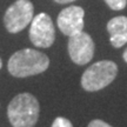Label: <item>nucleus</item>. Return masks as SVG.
<instances>
[{
	"label": "nucleus",
	"mask_w": 127,
	"mask_h": 127,
	"mask_svg": "<svg viewBox=\"0 0 127 127\" xmlns=\"http://www.w3.org/2000/svg\"><path fill=\"white\" fill-rule=\"evenodd\" d=\"M54 1L58 4H69V2H73L75 0H54Z\"/></svg>",
	"instance_id": "obj_12"
},
{
	"label": "nucleus",
	"mask_w": 127,
	"mask_h": 127,
	"mask_svg": "<svg viewBox=\"0 0 127 127\" xmlns=\"http://www.w3.org/2000/svg\"><path fill=\"white\" fill-rule=\"evenodd\" d=\"M40 106L31 93H20L11 100L7 117L13 127H33L39 119Z\"/></svg>",
	"instance_id": "obj_2"
},
{
	"label": "nucleus",
	"mask_w": 127,
	"mask_h": 127,
	"mask_svg": "<svg viewBox=\"0 0 127 127\" xmlns=\"http://www.w3.org/2000/svg\"><path fill=\"white\" fill-rule=\"evenodd\" d=\"M1 67H2V61H1V59H0V69H1Z\"/></svg>",
	"instance_id": "obj_14"
},
{
	"label": "nucleus",
	"mask_w": 127,
	"mask_h": 127,
	"mask_svg": "<svg viewBox=\"0 0 127 127\" xmlns=\"http://www.w3.org/2000/svg\"><path fill=\"white\" fill-rule=\"evenodd\" d=\"M118 74L117 64L111 60H101L87 68L81 77V86L88 92H95L108 86Z\"/></svg>",
	"instance_id": "obj_3"
},
{
	"label": "nucleus",
	"mask_w": 127,
	"mask_h": 127,
	"mask_svg": "<svg viewBox=\"0 0 127 127\" xmlns=\"http://www.w3.org/2000/svg\"><path fill=\"white\" fill-rule=\"evenodd\" d=\"M50 66V59L44 53L32 48L15 52L8 60L7 68L15 78H27L45 72Z\"/></svg>",
	"instance_id": "obj_1"
},
{
	"label": "nucleus",
	"mask_w": 127,
	"mask_h": 127,
	"mask_svg": "<svg viewBox=\"0 0 127 127\" xmlns=\"http://www.w3.org/2000/svg\"><path fill=\"white\" fill-rule=\"evenodd\" d=\"M105 2L113 11H121L126 7L127 0H105Z\"/></svg>",
	"instance_id": "obj_9"
},
{
	"label": "nucleus",
	"mask_w": 127,
	"mask_h": 127,
	"mask_svg": "<svg viewBox=\"0 0 127 127\" xmlns=\"http://www.w3.org/2000/svg\"><path fill=\"white\" fill-rule=\"evenodd\" d=\"M109 41L113 47L120 48L127 44V17H114L107 23Z\"/></svg>",
	"instance_id": "obj_8"
},
{
	"label": "nucleus",
	"mask_w": 127,
	"mask_h": 127,
	"mask_svg": "<svg viewBox=\"0 0 127 127\" xmlns=\"http://www.w3.org/2000/svg\"><path fill=\"white\" fill-rule=\"evenodd\" d=\"M123 58H124V60L127 63V48L125 50V52H124V54H123Z\"/></svg>",
	"instance_id": "obj_13"
},
{
	"label": "nucleus",
	"mask_w": 127,
	"mask_h": 127,
	"mask_svg": "<svg viewBox=\"0 0 127 127\" xmlns=\"http://www.w3.org/2000/svg\"><path fill=\"white\" fill-rule=\"evenodd\" d=\"M54 39V25L48 14L39 13L32 19L30 27V40L35 47L48 48L53 45Z\"/></svg>",
	"instance_id": "obj_5"
},
{
	"label": "nucleus",
	"mask_w": 127,
	"mask_h": 127,
	"mask_svg": "<svg viewBox=\"0 0 127 127\" xmlns=\"http://www.w3.org/2000/svg\"><path fill=\"white\" fill-rule=\"evenodd\" d=\"M88 127H112V126L108 125V124H106L102 120H93V121L90 123Z\"/></svg>",
	"instance_id": "obj_11"
},
{
	"label": "nucleus",
	"mask_w": 127,
	"mask_h": 127,
	"mask_svg": "<svg viewBox=\"0 0 127 127\" xmlns=\"http://www.w3.org/2000/svg\"><path fill=\"white\" fill-rule=\"evenodd\" d=\"M85 11L80 6H69L64 8L58 15L57 24L63 34L72 36L84 28Z\"/></svg>",
	"instance_id": "obj_7"
},
{
	"label": "nucleus",
	"mask_w": 127,
	"mask_h": 127,
	"mask_svg": "<svg viewBox=\"0 0 127 127\" xmlns=\"http://www.w3.org/2000/svg\"><path fill=\"white\" fill-rule=\"evenodd\" d=\"M52 127H73V125L68 119L63 118V117H58V118H55V120L53 121Z\"/></svg>",
	"instance_id": "obj_10"
},
{
	"label": "nucleus",
	"mask_w": 127,
	"mask_h": 127,
	"mask_svg": "<svg viewBox=\"0 0 127 127\" xmlns=\"http://www.w3.org/2000/svg\"><path fill=\"white\" fill-rule=\"evenodd\" d=\"M34 7L30 0H17L4 15V25L9 33H19L32 21Z\"/></svg>",
	"instance_id": "obj_4"
},
{
	"label": "nucleus",
	"mask_w": 127,
	"mask_h": 127,
	"mask_svg": "<svg viewBox=\"0 0 127 127\" xmlns=\"http://www.w3.org/2000/svg\"><path fill=\"white\" fill-rule=\"evenodd\" d=\"M68 54L74 64L86 65L94 55V42L90 34L79 32L68 39Z\"/></svg>",
	"instance_id": "obj_6"
}]
</instances>
